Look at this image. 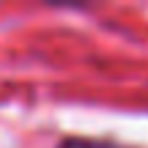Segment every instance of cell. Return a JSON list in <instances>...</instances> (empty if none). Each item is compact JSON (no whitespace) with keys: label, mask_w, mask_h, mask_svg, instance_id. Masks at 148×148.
Masks as SVG:
<instances>
[{"label":"cell","mask_w":148,"mask_h":148,"mask_svg":"<svg viewBox=\"0 0 148 148\" xmlns=\"http://www.w3.org/2000/svg\"><path fill=\"white\" fill-rule=\"evenodd\" d=\"M58 148H123L112 140H85V137H66Z\"/></svg>","instance_id":"1"}]
</instances>
